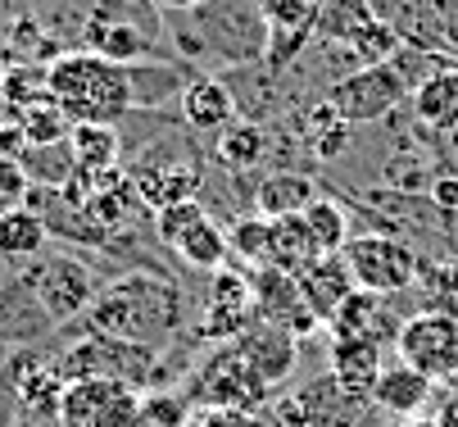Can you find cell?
<instances>
[{
    "label": "cell",
    "instance_id": "obj_40",
    "mask_svg": "<svg viewBox=\"0 0 458 427\" xmlns=\"http://www.w3.org/2000/svg\"><path fill=\"white\" fill-rule=\"evenodd\" d=\"M431 205L445 209V214H458V177L454 173H440L431 182Z\"/></svg>",
    "mask_w": 458,
    "mask_h": 427
},
{
    "label": "cell",
    "instance_id": "obj_34",
    "mask_svg": "<svg viewBox=\"0 0 458 427\" xmlns=\"http://www.w3.org/2000/svg\"><path fill=\"white\" fill-rule=\"evenodd\" d=\"M14 118H19V128H23L28 146H64V141H69V132H73L69 114H64L50 96L37 100V105H28V109H19Z\"/></svg>",
    "mask_w": 458,
    "mask_h": 427
},
{
    "label": "cell",
    "instance_id": "obj_11",
    "mask_svg": "<svg viewBox=\"0 0 458 427\" xmlns=\"http://www.w3.org/2000/svg\"><path fill=\"white\" fill-rule=\"evenodd\" d=\"M395 354H400V363L418 369L422 378L440 382L458 359V319L454 314H431V310L404 319V328L395 337Z\"/></svg>",
    "mask_w": 458,
    "mask_h": 427
},
{
    "label": "cell",
    "instance_id": "obj_26",
    "mask_svg": "<svg viewBox=\"0 0 458 427\" xmlns=\"http://www.w3.org/2000/svg\"><path fill=\"white\" fill-rule=\"evenodd\" d=\"M268 128L264 124H254V118H232V124L214 137V155L218 164H227L232 173H245V168H259L268 159Z\"/></svg>",
    "mask_w": 458,
    "mask_h": 427
},
{
    "label": "cell",
    "instance_id": "obj_17",
    "mask_svg": "<svg viewBox=\"0 0 458 427\" xmlns=\"http://www.w3.org/2000/svg\"><path fill=\"white\" fill-rule=\"evenodd\" d=\"M372 14L395 32L404 46L422 50V55H449V41L440 32V19L427 0H372Z\"/></svg>",
    "mask_w": 458,
    "mask_h": 427
},
{
    "label": "cell",
    "instance_id": "obj_42",
    "mask_svg": "<svg viewBox=\"0 0 458 427\" xmlns=\"http://www.w3.org/2000/svg\"><path fill=\"white\" fill-rule=\"evenodd\" d=\"M155 10H200L205 0H150Z\"/></svg>",
    "mask_w": 458,
    "mask_h": 427
},
{
    "label": "cell",
    "instance_id": "obj_13",
    "mask_svg": "<svg viewBox=\"0 0 458 427\" xmlns=\"http://www.w3.org/2000/svg\"><path fill=\"white\" fill-rule=\"evenodd\" d=\"M259 19H264L268 69L282 73L318 32V0H259Z\"/></svg>",
    "mask_w": 458,
    "mask_h": 427
},
{
    "label": "cell",
    "instance_id": "obj_15",
    "mask_svg": "<svg viewBox=\"0 0 458 427\" xmlns=\"http://www.w3.org/2000/svg\"><path fill=\"white\" fill-rule=\"evenodd\" d=\"M127 177H132V187L150 214H159L164 205H177V201H200V168L191 159H177V155L173 159L146 155Z\"/></svg>",
    "mask_w": 458,
    "mask_h": 427
},
{
    "label": "cell",
    "instance_id": "obj_37",
    "mask_svg": "<svg viewBox=\"0 0 458 427\" xmlns=\"http://www.w3.org/2000/svg\"><path fill=\"white\" fill-rule=\"evenodd\" d=\"M209 218V209H205V201H177V205H164L159 214H155V236L164 241V246L173 251L177 241L195 227V223H205Z\"/></svg>",
    "mask_w": 458,
    "mask_h": 427
},
{
    "label": "cell",
    "instance_id": "obj_20",
    "mask_svg": "<svg viewBox=\"0 0 458 427\" xmlns=\"http://www.w3.org/2000/svg\"><path fill=\"white\" fill-rule=\"evenodd\" d=\"M177 109H182V118L195 132H209V137H218L232 118H241L236 114V96L218 78H191L182 87V96H177Z\"/></svg>",
    "mask_w": 458,
    "mask_h": 427
},
{
    "label": "cell",
    "instance_id": "obj_8",
    "mask_svg": "<svg viewBox=\"0 0 458 427\" xmlns=\"http://www.w3.org/2000/svg\"><path fill=\"white\" fill-rule=\"evenodd\" d=\"M409 96H413V87L400 78L395 64H368V69H354V73L336 78L322 100L354 128V124H377V118H386L390 109H400Z\"/></svg>",
    "mask_w": 458,
    "mask_h": 427
},
{
    "label": "cell",
    "instance_id": "obj_22",
    "mask_svg": "<svg viewBox=\"0 0 458 427\" xmlns=\"http://www.w3.org/2000/svg\"><path fill=\"white\" fill-rule=\"evenodd\" d=\"M295 282H300V291H304V300H309V310L327 323L336 310H341V300L354 291V278H350V264H345V255H318L309 269H300L295 273Z\"/></svg>",
    "mask_w": 458,
    "mask_h": 427
},
{
    "label": "cell",
    "instance_id": "obj_2",
    "mask_svg": "<svg viewBox=\"0 0 458 427\" xmlns=\"http://www.w3.org/2000/svg\"><path fill=\"white\" fill-rule=\"evenodd\" d=\"M50 100L69 114V124H118L132 114V73L123 64L91 55V50H64L46 69Z\"/></svg>",
    "mask_w": 458,
    "mask_h": 427
},
{
    "label": "cell",
    "instance_id": "obj_32",
    "mask_svg": "<svg viewBox=\"0 0 458 427\" xmlns=\"http://www.w3.org/2000/svg\"><path fill=\"white\" fill-rule=\"evenodd\" d=\"M304 223H309V232L318 241V255H341L350 246V236H354L350 232V209L341 201H332V196H318L304 209Z\"/></svg>",
    "mask_w": 458,
    "mask_h": 427
},
{
    "label": "cell",
    "instance_id": "obj_38",
    "mask_svg": "<svg viewBox=\"0 0 458 427\" xmlns=\"http://www.w3.org/2000/svg\"><path fill=\"white\" fill-rule=\"evenodd\" d=\"M28 192H32V177L23 173V164L0 155V214L19 209V205L28 201Z\"/></svg>",
    "mask_w": 458,
    "mask_h": 427
},
{
    "label": "cell",
    "instance_id": "obj_18",
    "mask_svg": "<svg viewBox=\"0 0 458 427\" xmlns=\"http://www.w3.org/2000/svg\"><path fill=\"white\" fill-rule=\"evenodd\" d=\"M386 369V354L381 346L372 341H345V337H332V346H327V378H332L345 396H359L368 400L377 378Z\"/></svg>",
    "mask_w": 458,
    "mask_h": 427
},
{
    "label": "cell",
    "instance_id": "obj_43",
    "mask_svg": "<svg viewBox=\"0 0 458 427\" xmlns=\"http://www.w3.org/2000/svg\"><path fill=\"white\" fill-rule=\"evenodd\" d=\"M440 387H445L449 396H458V359H454V369H449V373L440 378Z\"/></svg>",
    "mask_w": 458,
    "mask_h": 427
},
{
    "label": "cell",
    "instance_id": "obj_44",
    "mask_svg": "<svg viewBox=\"0 0 458 427\" xmlns=\"http://www.w3.org/2000/svg\"><path fill=\"white\" fill-rule=\"evenodd\" d=\"M14 118V109H10V100H5V91H0V124H10Z\"/></svg>",
    "mask_w": 458,
    "mask_h": 427
},
{
    "label": "cell",
    "instance_id": "obj_24",
    "mask_svg": "<svg viewBox=\"0 0 458 427\" xmlns=\"http://www.w3.org/2000/svg\"><path fill=\"white\" fill-rule=\"evenodd\" d=\"M409 100H413V114L422 128L458 132V69H449V64L431 69Z\"/></svg>",
    "mask_w": 458,
    "mask_h": 427
},
{
    "label": "cell",
    "instance_id": "obj_9",
    "mask_svg": "<svg viewBox=\"0 0 458 427\" xmlns=\"http://www.w3.org/2000/svg\"><path fill=\"white\" fill-rule=\"evenodd\" d=\"M59 427H141V391L114 378H82L64 387Z\"/></svg>",
    "mask_w": 458,
    "mask_h": 427
},
{
    "label": "cell",
    "instance_id": "obj_3",
    "mask_svg": "<svg viewBox=\"0 0 458 427\" xmlns=\"http://www.w3.org/2000/svg\"><path fill=\"white\" fill-rule=\"evenodd\" d=\"M82 50L109 59V64H123V69L164 59L155 5L150 0H96L82 23Z\"/></svg>",
    "mask_w": 458,
    "mask_h": 427
},
{
    "label": "cell",
    "instance_id": "obj_10",
    "mask_svg": "<svg viewBox=\"0 0 458 427\" xmlns=\"http://www.w3.org/2000/svg\"><path fill=\"white\" fill-rule=\"evenodd\" d=\"M254 291H250V273L241 269H218L209 273V291H205V310H200V337L214 346H232L245 328H254Z\"/></svg>",
    "mask_w": 458,
    "mask_h": 427
},
{
    "label": "cell",
    "instance_id": "obj_31",
    "mask_svg": "<svg viewBox=\"0 0 458 427\" xmlns=\"http://www.w3.org/2000/svg\"><path fill=\"white\" fill-rule=\"evenodd\" d=\"M304 137H309V150H313V159H322V164H336L345 150H350V124L345 118L327 105V100H318L313 109H309V118H304Z\"/></svg>",
    "mask_w": 458,
    "mask_h": 427
},
{
    "label": "cell",
    "instance_id": "obj_28",
    "mask_svg": "<svg viewBox=\"0 0 458 427\" xmlns=\"http://www.w3.org/2000/svg\"><path fill=\"white\" fill-rule=\"evenodd\" d=\"M372 0H318V37L327 46H354V37L372 23Z\"/></svg>",
    "mask_w": 458,
    "mask_h": 427
},
{
    "label": "cell",
    "instance_id": "obj_46",
    "mask_svg": "<svg viewBox=\"0 0 458 427\" xmlns=\"http://www.w3.org/2000/svg\"><path fill=\"white\" fill-rule=\"evenodd\" d=\"M0 363H5V341H0Z\"/></svg>",
    "mask_w": 458,
    "mask_h": 427
},
{
    "label": "cell",
    "instance_id": "obj_39",
    "mask_svg": "<svg viewBox=\"0 0 458 427\" xmlns=\"http://www.w3.org/2000/svg\"><path fill=\"white\" fill-rule=\"evenodd\" d=\"M186 423V400L182 396H141V427H182Z\"/></svg>",
    "mask_w": 458,
    "mask_h": 427
},
{
    "label": "cell",
    "instance_id": "obj_27",
    "mask_svg": "<svg viewBox=\"0 0 458 427\" xmlns=\"http://www.w3.org/2000/svg\"><path fill=\"white\" fill-rule=\"evenodd\" d=\"M173 255H177L186 269H195V273H218V269H227V260H232V241H227V232H223L214 218H205V223H195V227L177 241Z\"/></svg>",
    "mask_w": 458,
    "mask_h": 427
},
{
    "label": "cell",
    "instance_id": "obj_41",
    "mask_svg": "<svg viewBox=\"0 0 458 427\" xmlns=\"http://www.w3.org/2000/svg\"><path fill=\"white\" fill-rule=\"evenodd\" d=\"M431 418H436V427H458V396H445Z\"/></svg>",
    "mask_w": 458,
    "mask_h": 427
},
{
    "label": "cell",
    "instance_id": "obj_29",
    "mask_svg": "<svg viewBox=\"0 0 458 427\" xmlns=\"http://www.w3.org/2000/svg\"><path fill=\"white\" fill-rule=\"evenodd\" d=\"M69 155H73V164L87 168V173L118 168V155H123L118 128H109V124H73V132H69Z\"/></svg>",
    "mask_w": 458,
    "mask_h": 427
},
{
    "label": "cell",
    "instance_id": "obj_33",
    "mask_svg": "<svg viewBox=\"0 0 458 427\" xmlns=\"http://www.w3.org/2000/svg\"><path fill=\"white\" fill-rule=\"evenodd\" d=\"M227 241H232V255H236L245 269H268V264H273V218L245 214V218L232 223Z\"/></svg>",
    "mask_w": 458,
    "mask_h": 427
},
{
    "label": "cell",
    "instance_id": "obj_45",
    "mask_svg": "<svg viewBox=\"0 0 458 427\" xmlns=\"http://www.w3.org/2000/svg\"><path fill=\"white\" fill-rule=\"evenodd\" d=\"M404 427H436V418H431V414H427V418H409Z\"/></svg>",
    "mask_w": 458,
    "mask_h": 427
},
{
    "label": "cell",
    "instance_id": "obj_23",
    "mask_svg": "<svg viewBox=\"0 0 458 427\" xmlns=\"http://www.w3.org/2000/svg\"><path fill=\"white\" fill-rule=\"evenodd\" d=\"M318 201V187L304 168H277L259 182L254 192V214L264 218H291V214H304L309 205Z\"/></svg>",
    "mask_w": 458,
    "mask_h": 427
},
{
    "label": "cell",
    "instance_id": "obj_30",
    "mask_svg": "<svg viewBox=\"0 0 458 427\" xmlns=\"http://www.w3.org/2000/svg\"><path fill=\"white\" fill-rule=\"evenodd\" d=\"M318 260V241L304 223V214H291V218H273V264L268 269H282V273H300Z\"/></svg>",
    "mask_w": 458,
    "mask_h": 427
},
{
    "label": "cell",
    "instance_id": "obj_21",
    "mask_svg": "<svg viewBox=\"0 0 458 427\" xmlns=\"http://www.w3.org/2000/svg\"><path fill=\"white\" fill-rule=\"evenodd\" d=\"M431 391H436L431 378H422L418 369H409V363L395 359V363H386V369H381V378H377L368 400L377 409H386V414H395V418H418L431 405Z\"/></svg>",
    "mask_w": 458,
    "mask_h": 427
},
{
    "label": "cell",
    "instance_id": "obj_1",
    "mask_svg": "<svg viewBox=\"0 0 458 427\" xmlns=\"http://www.w3.org/2000/svg\"><path fill=\"white\" fill-rule=\"evenodd\" d=\"M182 328V286L164 273H127L96 291L91 310L73 323V332H100L118 341H137L159 350Z\"/></svg>",
    "mask_w": 458,
    "mask_h": 427
},
{
    "label": "cell",
    "instance_id": "obj_5",
    "mask_svg": "<svg viewBox=\"0 0 458 427\" xmlns=\"http://www.w3.org/2000/svg\"><path fill=\"white\" fill-rule=\"evenodd\" d=\"M14 286L37 304V314L50 323V328H64V323H78L91 300H96V273L87 260L59 251V255H41L32 264H23V273H14Z\"/></svg>",
    "mask_w": 458,
    "mask_h": 427
},
{
    "label": "cell",
    "instance_id": "obj_6",
    "mask_svg": "<svg viewBox=\"0 0 458 427\" xmlns=\"http://www.w3.org/2000/svg\"><path fill=\"white\" fill-rule=\"evenodd\" d=\"M191 396L209 405V409H227V414H254V409H264L273 400V387L259 378L245 354L236 346H214L205 359H200V369H195L191 378Z\"/></svg>",
    "mask_w": 458,
    "mask_h": 427
},
{
    "label": "cell",
    "instance_id": "obj_4",
    "mask_svg": "<svg viewBox=\"0 0 458 427\" xmlns=\"http://www.w3.org/2000/svg\"><path fill=\"white\" fill-rule=\"evenodd\" d=\"M46 359L64 382L114 378V382H127L141 391L159 378V350L137 346V341H118V337H100V332H78Z\"/></svg>",
    "mask_w": 458,
    "mask_h": 427
},
{
    "label": "cell",
    "instance_id": "obj_35",
    "mask_svg": "<svg viewBox=\"0 0 458 427\" xmlns=\"http://www.w3.org/2000/svg\"><path fill=\"white\" fill-rule=\"evenodd\" d=\"M23 173L32 177V187H64V182H69L73 177V155H69V141H64V146H28L23 150Z\"/></svg>",
    "mask_w": 458,
    "mask_h": 427
},
{
    "label": "cell",
    "instance_id": "obj_25",
    "mask_svg": "<svg viewBox=\"0 0 458 427\" xmlns=\"http://www.w3.org/2000/svg\"><path fill=\"white\" fill-rule=\"evenodd\" d=\"M50 246V227L37 209L19 205L10 214H0V264H10V269H23L32 260H41Z\"/></svg>",
    "mask_w": 458,
    "mask_h": 427
},
{
    "label": "cell",
    "instance_id": "obj_36",
    "mask_svg": "<svg viewBox=\"0 0 458 427\" xmlns=\"http://www.w3.org/2000/svg\"><path fill=\"white\" fill-rule=\"evenodd\" d=\"M413 286L422 295V310L458 319V264H422Z\"/></svg>",
    "mask_w": 458,
    "mask_h": 427
},
{
    "label": "cell",
    "instance_id": "obj_14",
    "mask_svg": "<svg viewBox=\"0 0 458 427\" xmlns=\"http://www.w3.org/2000/svg\"><path fill=\"white\" fill-rule=\"evenodd\" d=\"M332 337H345V341H372V346H395L400 337V319L395 310H390V295H377V291H363L354 286L345 300H341V310L322 323Z\"/></svg>",
    "mask_w": 458,
    "mask_h": 427
},
{
    "label": "cell",
    "instance_id": "obj_19",
    "mask_svg": "<svg viewBox=\"0 0 458 427\" xmlns=\"http://www.w3.org/2000/svg\"><path fill=\"white\" fill-rule=\"evenodd\" d=\"M64 382L46 354H19V418L28 423H59V400H64Z\"/></svg>",
    "mask_w": 458,
    "mask_h": 427
},
{
    "label": "cell",
    "instance_id": "obj_7",
    "mask_svg": "<svg viewBox=\"0 0 458 427\" xmlns=\"http://www.w3.org/2000/svg\"><path fill=\"white\" fill-rule=\"evenodd\" d=\"M350 264L354 286L377 291V295H400L418 282L422 273V255L409 246L404 236H386V232H363L350 236V246L341 251Z\"/></svg>",
    "mask_w": 458,
    "mask_h": 427
},
{
    "label": "cell",
    "instance_id": "obj_16",
    "mask_svg": "<svg viewBox=\"0 0 458 427\" xmlns=\"http://www.w3.org/2000/svg\"><path fill=\"white\" fill-rule=\"evenodd\" d=\"M232 346L245 354V363H250V369L264 378L273 391L295 373V363H300V341H295L291 332L273 328V323H254V328H245Z\"/></svg>",
    "mask_w": 458,
    "mask_h": 427
},
{
    "label": "cell",
    "instance_id": "obj_12",
    "mask_svg": "<svg viewBox=\"0 0 458 427\" xmlns=\"http://www.w3.org/2000/svg\"><path fill=\"white\" fill-rule=\"evenodd\" d=\"M250 291H254V314L259 323H273L282 332H291L295 341L313 337L322 328V319L309 310V300L295 282V273L282 269H250Z\"/></svg>",
    "mask_w": 458,
    "mask_h": 427
}]
</instances>
